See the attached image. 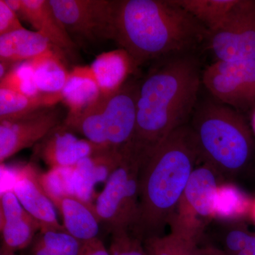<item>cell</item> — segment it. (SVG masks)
Wrapping results in <instances>:
<instances>
[{
  "mask_svg": "<svg viewBox=\"0 0 255 255\" xmlns=\"http://www.w3.org/2000/svg\"><path fill=\"white\" fill-rule=\"evenodd\" d=\"M80 255H111L110 251L106 249L103 243L97 238L90 241L83 242Z\"/></svg>",
  "mask_w": 255,
  "mask_h": 255,
  "instance_id": "d6a6232c",
  "label": "cell"
},
{
  "mask_svg": "<svg viewBox=\"0 0 255 255\" xmlns=\"http://www.w3.org/2000/svg\"><path fill=\"white\" fill-rule=\"evenodd\" d=\"M190 127L200 158L219 174L236 175L251 163L255 140L238 111L218 101H206L196 107Z\"/></svg>",
  "mask_w": 255,
  "mask_h": 255,
  "instance_id": "277c9868",
  "label": "cell"
},
{
  "mask_svg": "<svg viewBox=\"0 0 255 255\" xmlns=\"http://www.w3.org/2000/svg\"><path fill=\"white\" fill-rule=\"evenodd\" d=\"M114 39L136 67L186 53L207 30L172 0H115Z\"/></svg>",
  "mask_w": 255,
  "mask_h": 255,
  "instance_id": "7a4b0ae2",
  "label": "cell"
},
{
  "mask_svg": "<svg viewBox=\"0 0 255 255\" xmlns=\"http://www.w3.org/2000/svg\"><path fill=\"white\" fill-rule=\"evenodd\" d=\"M200 158L190 127L172 132L142 164L138 214L132 233L144 241L162 236L169 224Z\"/></svg>",
  "mask_w": 255,
  "mask_h": 255,
  "instance_id": "3957f363",
  "label": "cell"
},
{
  "mask_svg": "<svg viewBox=\"0 0 255 255\" xmlns=\"http://www.w3.org/2000/svg\"><path fill=\"white\" fill-rule=\"evenodd\" d=\"M139 81L129 80L118 91L101 95L95 103L63 124L103 150H122L131 140L136 124Z\"/></svg>",
  "mask_w": 255,
  "mask_h": 255,
  "instance_id": "5b68a950",
  "label": "cell"
},
{
  "mask_svg": "<svg viewBox=\"0 0 255 255\" xmlns=\"http://www.w3.org/2000/svg\"><path fill=\"white\" fill-rule=\"evenodd\" d=\"M39 175L32 164L15 172L11 190L25 211L41 223V229L65 231L58 222L55 206L43 190Z\"/></svg>",
  "mask_w": 255,
  "mask_h": 255,
  "instance_id": "4fadbf2b",
  "label": "cell"
},
{
  "mask_svg": "<svg viewBox=\"0 0 255 255\" xmlns=\"http://www.w3.org/2000/svg\"><path fill=\"white\" fill-rule=\"evenodd\" d=\"M201 81L216 101L238 112L255 105V60L215 61Z\"/></svg>",
  "mask_w": 255,
  "mask_h": 255,
  "instance_id": "30bf717a",
  "label": "cell"
},
{
  "mask_svg": "<svg viewBox=\"0 0 255 255\" xmlns=\"http://www.w3.org/2000/svg\"><path fill=\"white\" fill-rule=\"evenodd\" d=\"M16 14L46 37L58 50L70 51L77 45L55 15L49 0H20Z\"/></svg>",
  "mask_w": 255,
  "mask_h": 255,
  "instance_id": "9a60e30c",
  "label": "cell"
},
{
  "mask_svg": "<svg viewBox=\"0 0 255 255\" xmlns=\"http://www.w3.org/2000/svg\"><path fill=\"white\" fill-rule=\"evenodd\" d=\"M37 238L55 255H80L83 242L66 231L40 229Z\"/></svg>",
  "mask_w": 255,
  "mask_h": 255,
  "instance_id": "83f0119b",
  "label": "cell"
},
{
  "mask_svg": "<svg viewBox=\"0 0 255 255\" xmlns=\"http://www.w3.org/2000/svg\"><path fill=\"white\" fill-rule=\"evenodd\" d=\"M219 175V172L206 162L194 168L169 222L171 230L201 239L206 225L214 218Z\"/></svg>",
  "mask_w": 255,
  "mask_h": 255,
  "instance_id": "52a82bcc",
  "label": "cell"
},
{
  "mask_svg": "<svg viewBox=\"0 0 255 255\" xmlns=\"http://www.w3.org/2000/svg\"><path fill=\"white\" fill-rule=\"evenodd\" d=\"M204 255H228L224 251L214 248H204Z\"/></svg>",
  "mask_w": 255,
  "mask_h": 255,
  "instance_id": "d590c367",
  "label": "cell"
},
{
  "mask_svg": "<svg viewBox=\"0 0 255 255\" xmlns=\"http://www.w3.org/2000/svg\"><path fill=\"white\" fill-rule=\"evenodd\" d=\"M235 255H255V233L246 248Z\"/></svg>",
  "mask_w": 255,
  "mask_h": 255,
  "instance_id": "e575fe53",
  "label": "cell"
},
{
  "mask_svg": "<svg viewBox=\"0 0 255 255\" xmlns=\"http://www.w3.org/2000/svg\"><path fill=\"white\" fill-rule=\"evenodd\" d=\"M60 102L61 94L27 96L0 88V121L19 118L41 109L53 107Z\"/></svg>",
  "mask_w": 255,
  "mask_h": 255,
  "instance_id": "44dd1931",
  "label": "cell"
},
{
  "mask_svg": "<svg viewBox=\"0 0 255 255\" xmlns=\"http://www.w3.org/2000/svg\"><path fill=\"white\" fill-rule=\"evenodd\" d=\"M61 124V114L54 107L0 121V162L3 164L19 151L36 145Z\"/></svg>",
  "mask_w": 255,
  "mask_h": 255,
  "instance_id": "8fae6325",
  "label": "cell"
},
{
  "mask_svg": "<svg viewBox=\"0 0 255 255\" xmlns=\"http://www.w3.org/2000/svg\"><path fill=\"white\" fill-rule=\"evenodd\" d=\"M74 166L50 169L39 175L43 190L53 204L66 196H74Z\"/></svg>",
  "mask_w": 255,
  "mask_h": 255,
  "instance_id": "484cf974",
  "label": "cell"
},
{
  "mask_svg": "<svg viewBox=\"0 0 255 255\" xmlns=\"http://www.w3.org/2000/svg\"><path fill=\"white\" fill-rule=\"evenodd\" d=\"M32 253L33 255H55L37 238H35Z\"/></svg>",
  "mask_w": 255,
  "mask_h": 255,
  "instance_id": "836d02e7",
  "label": "cell"
},
{
  "mask_svg": "<svg viewBox=\"0 0 255 255\" xmlns=\"http://www.w3.org/2000/svg\"><path fill=\"white\" fill-rule=\"evenodd\" d=\"M120 164L107 179L95 209L101 222L111 229L132 232L139 208V179L142 162L127 150H121Z\"/></svg>",
  "mask_w": 255,
  "mask_h": 255,
  "instance_id": "8992f818",
  "label": "cell"
},
{
  "mask_svg": "<svg viewBox=\"0 0 255 255\" xmlns=\"http://www.w3.org/2000/svg\"><path fill=\"white\" fill-rule=\"evenodd\" d=\"M101 95L90 66L75 67L61 92L62 102L68 109L67 116L80 113L95 103Z\"/></svg>",
  "mask_w": 255,
  "mask_h": 255,
  "instance_id": "d6986e66",
  "label": "cell"
},
{
  "mask_svg": "<svg viewBox=\"0 0 255 255\" xmlns=\"http://www.w3.org/2000/svg\"><path fill=\"white\" fill-rule=\"evenodd\" d=\"M254 233L242 226L228 229L223 239L224 252L228 255H235L243 251L251 241Z\"/></svg>",
  "mask_w": 255,
  "mask_h": 255,
  "instance_id": "4dcf8cb0",
  "label": "cell"
},
{
  "mask_svg": "<svg viewBox=\"0 0 255 255\" xmlns=\"http://www.w3.org/2000/svg\"><path fill=\"white\" fill-rule=\"evenodd\" d=\"M23 28L17 14L9 7L5 0H0V36Z\"/></svg>",
  "mask_w": 255,
  "mask_h": 255,
  "instance_id": "1f68e13d",
  "label": "cell"
},
{
  "mask_svg": "<svg viewBox=\"0 0 255 255\" xmlns=\"http://www.w3.org/2000/svg\"><path fill=\"white\" fill-rule=\"evenodd\" d=\"M100 150L103 149L75 136L63 122L36 144L34 152L52 169L73 167Z\"/></svg>",
  "mask_w": 255,
  "mask_h": 255,
  "instance_id": "7c38bea8",
  "label": "cell"
},
{
  "mask_svg": "<svg viewBox=\"0 0 255 255\" xmlns=\"http://www.w3.org/2000/svg\"><path fill=\"white\" fill-rule=\"evenodd\" d=\"M0 255H15V254L14 252L10 251L9 250L6 249V248L1 247Z\"/></svg>",
  "mask_w": 255,
  "mask_h": 255,
  "instance_id": "8d00e7d4",
  "label": "cell"
},
{
  "mask_svg": "<svg viewBox=\"0 0 255 255\" xmlns=\"http://www.w3.org/2000/svg\"><path fill=\"white\" fill-rule=\"evenodd\" d=\"M251 204L237 187L220 184L215 200L214 217L220 219H237L251 211Z\"/></svg>",
  "mask_w": 255,
  "mask_h": 255,
  "instance_id": "d4e9b609",
  "label": "cell"
},
{
  "mask_svg": "<svg viewBox=\"0 0 255 255\" xmlns=\"http://www.w3.org/2000/svg\"><path fill=\"white\" fill-rule=\"evenodd\" d=\"M112 241L111 255H148L142 241L130 231L124 229H111Z\"/></svg>",
  "mask_w": 255,
  "mask_h": 255,
  "instance_id": "f1b7e54d",
  "label": "cell"
},
{
  "mask_svg": "<svg viewBox=\"0 0 255 255\" xmlns=\"http://www.w3.org/2000/svg\"><path fill=\"white\" fill-rule=\"evenodd\" d=\"M121 151L100 150L74 166V197L92 204L96 184L106 182L120 164Z\"/></svg>",
  "mask_w": 255,
  "mask_h": 255,
  "instance_id": "5bb4252c",
  "label": "cell"
},
{
  "mask_svg": "<svg viewBox=\"0 0 255 255\" xmlns=\"http://www.w3.org/2000/svg\"><path fill=\"white\" fill-rule=\"evenodd\" d=\"M0 88L7 89L27 96L41 94L37 88L31 62L16 64L0 80Z\"/></svg>",
  "mask_w": 255,
  "mask_h": 255,
  "instance_id": "4316f807",
  "label": "cell"
},
{
  "mask_svg": "<svg viewBox=\"0 0 255 255\" xmlns=\"http://www.w3.org/2000/svg\"><path fill=\"white\" fill-rule=\"evenodd\" d=\"M49 1L73 40L92 43L114 41L115 0Z\"/></svg>",
  "mask_w": 255,
  "mask_h": 255,
  "instance_id": "9c48e42d",
  "label": "cell"
},
{
  "mask_svg": "<svg viewBox=\"0 0 255 255\" xmlns=\"http://www.w3.org/2000/svg\"><path fill=\"white\" fill-rule=\"evenodd\" d=\"M251 211H252V213H253L252 214H253V218H254V219L255 220V201L254 204L251 206Z\"/></svg>",
  "mask_w": 255,
  "mask_h": 255,
  "instance_id": "74e56055",
  "label": "cell"
},
{
  "mask_svg": "<svg viewBox=\"0 0 255 255\" xmlns=\"http://www.w3.org/2000/svg\"><path fill=\"white\" fill-rule=\"evenodd\" d=\"M63 218L65 231L79 241L85 242L98 238L100 219L95 205L74 196H66L55 204Z\"/></svg>",
  "mask_w": 255,
  "mask_h": 255,
  "instance_id": "ac0fdd59",
  "label": "cell"
},
{
  "mask_svg": "<svg viewBox=\"0 0 255 255\" xmlns=\"http://www.w3.org/2000/svg\"><path fill=\"white\" fill-rule=\"evenodd\" d=\"M199 241L187 233L171 230L166 236L147 238L143 245L148 255H204Z\"/></svg>",
  "mask_w": 255,
  "mask_h": 255,
  "instance_id": "7402d4cb",
  "label": "cell"
},
{
  "mask_svg": "<svg viewBox=\"0 0 255 255\" xmlns=\"http://www.w3.org/2000/svg\"><path fill=\"white\" fill-rule=\"evenodd\" d=\"M41 229V223L26 213L19 219L0 225L3 248L10 251H20L27 248L37 231Z\"/></svg>",
  "mask_w": 255,
  "mask_h": 255,
  "instance_id": "cb8c5ba5",
  "label": "cell"
},
{
  "mask_svg": "<svg viewBox=\"0 0 255 255\" xmlns=\"http://www.w3.org/2000/svg\"><path fill=\"white\" fill-rule=\"evenodd\" d=\"M89 66L103 95L120 90L137 68L130 55L122 48L101 53Z\"/></svg>",
  "mask_w": 255,
  "mask_h": 255,
  "instance_id": "2e32d148",
  "label": "cell"
},
{
  "mask_svg": "<svg viewBox=\"0 0 255 255\" xmlns=\"http://www.w3.org/2000/svg\"><path fill=\"white\" fill-rule=\"evenodd\" d=\"M139 82L136 124L124 148L142 165L196 107L201 76L199 62L187 53L162 58Z\"/></svg>",
  "mask_w": 255,
  "mask_h": 255,
  "instance_id": "6da1fadb",
  "label": "cell"
},
{
  "mask_svg": "<svg viewBox=\"0 0 255 255\" xmlns=\"http://www.w3.org/2000/svg\"><path fill=\"white\" fill-rule=\"evenodd\" d=\"M26 211L11 189L1 191L0 196V225L19 219Z\"/></svg>",
  "mask_w": 255,
  "mask_h": 255,
  "instance_id": "f546056e",
  "label": "cell"
},
{
  "mask_svg": "<svg viewBox=\"0 0 255 255\" xmlns=\"http://www.w3.org/2000/svg\"><path fill=\"white\" fill-rule=\"evenodd\" d=\"M55 48L38 31L23 28L0 36V62L9 70L16 64L30 61Z\"/></svg>",
  "mask_w": 255,
  "mask_h": 255,
  "instance_id": "e0dca14e",
  "label": "cell"
},
{
  "mask_svg": "<svg viewBox=\"0 0 255 255\" xmlns=\"http://www.w3.org/2000/svg\"><path fill=\"white\" fill-rule=\"evenodd\" d=\"M206 38L216 61L255 60V0H237Z\"/></svg>",
  "mask_w": 255,
  "mask_h": 255,
  "instance_id": "ba28073f",
  "label": "cell"
},
{
  "mask_svg": "<svg viewBox=\"0 0 255 255\" xmlns=\"http://www.w3.org/2000/svg\"><path fill=\"white\" fill-rule=\"evenodd\" d=\"M237 0H172L196 18L207 31L217 27Z\"/></svg>",
  "mask_w": 255,
  "mask_h": 255,
  "instance_id": "603a6c76",
  "label": "cell"
},
{
  "mask_svg": "<svg viewBox=\"0 0 255 255\" xmlns=\"http://www.w3.org/2000/svg\"><path fill=\"white\" fill-rule=\"evenodd\" d=\"M38 91L59 95L68 82L70 72L54 50L30 60Z\"/></svg>",
  "mask_w": 255,
  "mask_h": 255,
  "instance_id": "ffe728a7",
  "label": "cell"
}]
</instances>
